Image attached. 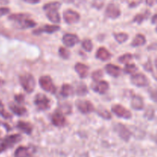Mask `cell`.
<instances>
[{
  "instance_id": "obj_16",
  "label": "cell",
  "mask_w": 157,
  "mask_h": 157,
  "mask_svg": "<svg viewBox=\"0 0 157 157\" xmlns=\"http://www.w3.org/2000/svg\"><path fill=\"white\" fill-rule=\"evenodd\" d=\"M131 107L135 110H142L144 109V101L140 95L133 94L131 97Z\"/></svg>"
},
{
  "instance_id": "obj_43",
  "label": "cell",
  "mask_w": 157,
  "mask_h": 157,
  "mask_svg": "<svg viewBox=\"0 0 157 157\" xmlns=\"http://www.w3.org/2000/svg\"><path fill=\"white\" fill-rule=\"evenodd\" d=\"M9 12H10V9H9V8H6V7L0 8V17L3 16V15H7Z\"/></svg>"
},
{
  "instance_id": "obj_7",
  "label": "cell",
  "mask_w": 157,
  "mask_h": 157,
  "mask_svg": "<svg viewBox=\"0 0 157 157\" xmlns=\"http://www.w3.org/2000/svg\"><path fill=\"white\" fill-rule=\"evenodd\" d=\"M75 105L78 110L84 114H88L95 110L93 104L86 100H78L75 102Z\"/></svg>"
},
{
  "instance_id": "obj_4",
  "label": "cell",
  "mask_w": 157,
  "mask_h": 157,
  "mask_svg": "<svg viewBox=\"0 0 157 157\" xmlns=\"http://www.w3.org/2000/svg\"><path fill=\"white\" fill-rule=\"evenodd\" d=\"M34 104L36 106L38 110L44 111L50 108L51 101L50 99L44 94H38L35 97L34 99Z\"/></svg>"
},
{
  "instance_id": "obj_15",
  "label": "cell",
  "mask_w": 157,
  "mask_h": 157,
  "mask_svg": "<svg viewBox=\"0 0 157 157\" xmlns=\"http://www.w3.org/2000/svg\"><path fill=\"white\" fill-rule=\"evenodd\" d=\"M62 41L66 47L71 48L76 45L79 42V38L75 34L67 33L64 35L62 38Z\"/></svg>"
},
{
  "instance_id": "obj_38",
  "label": "cell",
  "mask_w": 157,
  "mask_h": 157,
  "mask_svg": "<svg viewBox=\"0 0 157 157\" xmlns=\"http://www.w3.org/2000/svg\"><path fill=\"white\" fill-rule=\"evenodd\" d=\"M148 94L150 98L153 102L157 103V88L156 87H150L148 90Z\"/></svg>"
},
{
  "instance_id": "obj_3",
  "label": "cell",
  "mask_w": 157,
  "mask_h": 157,
  "mask_svg": "<svg viewBox=\"0 0 157 157\" xmlns=\"http://www.w3.org/2000/svg\"><path fill=\"white\" fill-rule=\"evenodd\" d=\"M21 138L20 134H12L6 136L0 143V153L13 147V146L21 140Z\"/></svg>"
},
{
  "instance_id": "obj_24",
  "label": "cell",
  "mask_w": 157,
  "mask_h": 157,
  "mask_svg": "<svg viewBox=\"0 0 157 157\" xmlns=\"http://www.w3.org/2000/svg\"><path fill=\"white\" fill-rule=\"evenodd\" d=\"M75 91L74 90V87L71 84H64L61 87L60 94L62 97H64V98H68V97L73 95L75 94Z\"/></svg>"
},
{
  "instance_id": "obj_5",
  "label": "cell",
  "mask_w": 157,
  "mask_h": 157,
  "mask_svg": "<svg viewBox=\"0 0 157 157\" xmlns=\"http://www.w3.org/2000/svg\"><path fill=\"white\" fill-rule=\"evenodd\" d=\"M39 84L40 87L43 89L45 91L48 92V93L55 94L57 90L56 86L55 85V84L53 83L52 78L50 76H48V75H44L40 78L39 79Z\"/></svg>"
},
{
  "instance_id": "obj_34",
  "label": "cell",
  "mask_w": 157,
  "mask_h": 157,
  "mask_svg": "<svg viewBox=\"0 0 157 157\" xmlns=\"http://www.w3.org/2000/svg\"><path fill=\"white\" fill-rule=\"evenodd\" d=\"M97 113H98V114L101 117L104 118V119H105V120H110L112 118L111 114H110V112L104 108V109L103 108L98 109V110H97Z\"/></svg>"
},
{
  "instance_id": "obj_49",
  "label": "cell",
  "mask_w": 157,
  "mask_h": 157,
  "mask_svg": "<svg viewBox=\"0 0 157 157\" xmlns=\"http://www.w3.org/2000/svg\"><path fill=\"white\" fill-rule=\"evenodd\" d=\"M63 1L65 3H72V2H75V0H63Z\"/></svg>"
},
{
  "instance_id": "obj_25",
  "label": "cell",
  "mask_w": 157,
  "mask_h": 157,
  "mask_svg": "<svg viewBox=\"0 0 157 157\" xmlns=\"http://www.w3.org/2000/svg\"><path fill=\"white\" fill-rule=\"evenodd\" d=\"M147 42V39H146V37L144 36L142 34H137V35L135 36V38H133V40L131 42V46L132 47H140V46H143L146 44Z\"/></svg>"
},
{
  "instance_id": "obj_45",
  "label": "cell",
  "mask_w": 157,
  "mask_h": 157,
  "mask_svg": "<svg viewBox=\"0 0 157 157\" xmlns=\"http://www.w3.org/2000/svg\"><path fill=\"white\" fill-rule=\"evenodd\" d=\"M25 2L29 3V4H38L41 0H23Z\"/></svg>"
},
{
  "instance_id": "obj_1",
  "label": "cell",
  "mask_w": 157,
  "mask_h": 157,
  "mask_svg": "<svg viewBox=\"0 0 157 157\" xmlns=\"http://www.w3.org/2000/svg\"><path fill=\"white\" fill-rule=\"evenodd\" d=\"M61 6L59 2H52L43 6V9L46 12L47 18L54 24H58L61 21V17L58 13V9Z\"/></svg>"
},
{
  "instance_id": "obj_19",
  "label": "cell",
  "mask_w": 157,
  "mask_h": 157,
  "mask_svg": "<svg viewBox=\"0 0 157 157\" xmlns=\"http://www.w3.org/2000/svg\"><path fill=\"white\" fill-rule=\"evenodd\" d=\"M112 55L105 48L101 47L98 48V50L96 52V58L101 61H108L111 58Z\"/></svg>"
},
{
  "instance_id": "obj_33",
  "label": "cell",
  "mask_w": 157,
  "mask_h": 157,
  "mask_svg": "<svg viewBox=\"0 0 157 157\" xmlns=\"http://www.w3.org/2000/svg\"><path fill=\"white\" fill-rule=\"evenodd\" d=\"M144 117L147 118L149 121H152L155 117V110L152 106H149L146 109L145 113H144Z\"/></svg>"
},
{
  "instance_id": "obj_52",
  "label": "cell",
  "mask_w": 157,
  "mask_h": 157,
  "mask_svg": "<svg viewBox=\"0 0 157 157\" xmlns=\"http://www.w3.org/2000/svg\"><path fill=\"white\" fill-rule=\"evenodd\" d=\"M155 64H156V68H157V59L156 60V61H155Z\"/></svg>"
},
{
  "instance_id": "obj_32",
  "label": "cell",
  "mask_w": 157,
  "mask_h": 157,
  "mask_svg": "<svg viewBox=\"0 0 157 157\" xmlns=\"http://www.w3.org/2000/svg\"><path fill=\"white\" fill-rule=\"evenodd\" d=\"M63 114H70L71 113L72 107L69 103H63L61 106H60V110Z\"/></svg>"
},
{
  "instance_id": "obj_12",
  "label": "cell",
  "mask_w": 157,
  "mask_h": 157,
  "mask_svg": "<svg viewBox=\"0 0 157 157\" xmlns=\"http://www.w3.org/2000/svg\"><path fill=\"white\" fill-rule=\"evenodd\" d=\"M121 15V11L120 8L113 3H110L106 8L105 15L107 18H111V19H116V18H119Z\"/></svg>"
},
{
  "instance_id": "obj_18",
  "label": "cell",
  "mask_w": 157,
  "mask_h": 157,
  "mask_svg": "<svg viewBox=\"0 0 157 157\" xmlns=\"http://www.w3.org/2000/svg\"><path fill=\"white\" fill-rule=\"evenodd\" d=\"M16 127L27 135H30L33 130L32 124L29 122H26V121H19L17 124Z\"/></svg>"
},
{
  "instance_id": "obj_29",
  "label": "cell",
  "mask_w": 157,
  "mask_h": 157,
  "mask_svg": "<svg viewBox=\"0 0 157 157\" xmlns=\"http://www.w3.org/2000/svg\"><path fill=\"white\" fill-rule=\"evenodd\" d=\"M138 67L134 64H127L124 68V72L127 75H134L137 71Z\"/></svg>"
},
{
  "instance_id": "obj_30",
  "label": "cell",
  "mask_w": 157,
  "mask_h": 157,
  "mask_svg": "<svg viewBox=\"0 0 157 157\" xmlns=\"http://www.w3.org/2000/svg\"><path fill=\"white\" fill-rule=\"evenodd\" d=\"M114 38L117 41L119 44H123L125 41H127L128 40L129 36L127 33H124V32H120V33H115L114 35Z\"/></svg>"
},
{
  "instance_id": "obj_50",
  "label": "cell",
  "mask_w": 157,
  "mask_h": 157,
  "mask_svg": "<svg viewBox=\"0 0 157 157\" xmlns=\"http://www.w3.org/2000/svg\"><path fill=\"white\" fill-rule=\"evenodd\" d=\"M2 110H4V108H3V105H2V104L0 102V111H2Z\"/></svg>"
},
{
  "instance_id": "obj_39",
  "label": "cell",
  "mask_w": 157,
  "mask_h": 157,
  "mask_svg": "<svg viewBox=\"0 0 157 157\" xmlns=\"http://www.w3.org/2000/svg\"><path fill=\"white\" fill-rule=\"evenodd\" d=\"M144 69H145L148 72H151V73H153V64H152L151 61L149 60L147 63L144 65Z\"/></svg>"
},
{
  "instance_id": "obj_26",
  "label": "cell",
  "mask_w": 157,
  "mask_h": 157,
  "mask_svg": "<svg viewBox=\"0 0 157 157\" xmlns=\"http://www.w3.org/2000/svg\"><path fill=\"white\" fill-rule=\"evenodd\" d=\"M75 93L78 95V96H85L86 94H88V88H87V85H86L84 83H79V84L77 85L76 90H75Z\"/></svg>"
},
{
  "instance_id": "obj_35",
  "label": "cell",
  "mask_w": 157,
  "mask_h": 157,
  "mask_svg": "<svg viewBox=\"0 0 157 157\" xmlns=\"http://www.w3.org/2000/svg\"><path fill=\"white\" fill-rule=\"evenodd\" d=\"M58 54H59L60 57L62 58L63 59H68L71 55V53L68 49L65 48L64 47L59 48V49H58Z\"/></svg>"
},
{
  "instance_id": "obj_2",
  "label": "cell",
  "mask_w": 157,
  "mask_h": 157,
  "mask_svg": "<svg viewBox=\"0 0 157 157\" xmlns=\"http://www.w3.org/2000/svg\"><path fill=\"white\" fill-rule=\"evenodd\" d=\"M19 83L25 91L31 94L35 90V78L31 74L27 73L21 75L19 77Z\"/></svg>"
},
{
  "instance_id": "obj_42",
  "label": "cell",
  "mask_w": 157,
  "mask_h": 157,
  "mask_svg": "<svg viewBox=\"0 0 157 157\" xmlns=\"http://www.w3.org/2000/svg\"><path fill=\"white\" fill-rule=\"evenodd\" d=\"M15 101H16L17 104H23V102H24V101H25L24 95H22V94L15 95Z\"/></svg>"
},
{
  "instance_id": "obj_37",
  "label": "cell",
  "mask_w": 157,
  "mask_h": 157,
  "mask_svg": "<svg viewBox=\"0 0 157 157\" xmlns=\"http://www.w3.org/2000/svg\"><path fill=\"white\" fill-rule=\"evenodd\" d=\"M103 75H104V74H103L102 71L97 70V71H94L92 73L91 78H92V79L94 80V82H96V81H101V78H103Z\"/></svg>"
},
{
  "instance_id": "obj_10",
  "label": "cell",
  "mask_w": 157,
  "mask_h": 157,
  "mask_svg": "<svg viewBox=\"0 0 157 157\" xmlns=\"http://www.w3.org/2000/svg\"><path fill=\"white\" fill-rule=\"evenodd\" d=\"M63 18L64 21L68 25L75 24L80 20V14L72 9H67L63 12Z\"/></svg>"
},
{
  "instance_id": "obj_28",
  "label": "cell",
  "mask_w": 157,
  "mask_h": 157,
  "mask_svg": "<svg viewBox=\"0 0 157 157\" xmlns=\"http://www.w3.org/2000/svg\"><path fill=\"white\" fill-rule=\"evenodd\" d=\"M30 15L29 14H25V13H17V14H12L9 16V19L11 21H13L15 22H18L21 20L24 19V18H29Z\"/></svg>"
},
{
  "instance_id": "obj_22",
  "label": "cell",
  "mask_w": 157,
  "mask_h": 157,
  "mask_svg": "<svg viewBox=\"0 0 157 157\" xmlns=\"http://www.w3.org/2000/svg\"><path fill=\"white\" fill-rule=\"evenodd\" d=\"M33 151L26 147H19L15 152V157H31Z\"/></svg>"
},
{
  "instance_id": "obj_8",
  "label": "cell",
  "mask_w": 157,
  "mask_h": 157,
  "mask_svg": "<svg viewBox=\"0 0 157 157\" xmlns=\"http://www.w3.org/2000/svg\"><path fill=\"white\" fill-rule=\"evenodd\" d=\"M111 110L117 117L123 119H130L132 117L131 112L121 104H114L112 106Z\"/></svg>"
},
{
  "instance_id": "obj_44",
  "label": "cell",
  "mask_w": 157,
  "mask_h": 157,
  "mask_svg": "<svg viewBox=\"0 0 157 157\" xmlns=\"http://www.w3.org/2000/svg\"><path fill=\"white\" fill-rule=\"evenodd\" d=\"M146 3L149 6H153L157 3V0H146Z\"/></svg>"
},
{
  "instance_id": "obj_40",
  "label": "cell",
  "mask_w": 157,
  "mask_h": 157,
  "mask_svg": "<svg viewBox=\"0 0 157 157\" xmlns=\"http://www.w3.org/2000/svg\"><path fill=\"white\" fill-rule=\"evenodd\" d=\"M92 6H93V7L96 8V9H100L104 6V0H94Z\"/></svg>"
},
{
  "instance_id": "obj_13",
  "label": "cell",
  "mask_w": 157,
  "mask_h": 157,
  "mask_svg": "<svg viewBox=\"0 0 157 157\" xmlns=\"http://www.w3.org/2000/svg\"><path fill=\"white\" fill-rule=\"evenodd\" d=\"M109 84L105 81H96L91 85V89L96 93L100 94H104L109 90Z\"/></svg>"
},
{
  "instance_id": "obj_36",
  "label": "cell",
  "mask_w": 157,
  "mask_h": 157,
  "mask_svg": "<svg viewBox=\"0 0 157 157\" xmlns=\"http://www.w3.org/2000/svg\"><path fill=\"white\" fill-rule=\"evenodd\" d=\"M82 47L86 52H91L92 49H93V43H92L91 40L84 39L82 41Z\"/></svg>"
},
{
  "instance_id": "obj_20",
  "label": "cell",
  "mask_w": 157,
  "mask_h": 157,
  "mask_svg": "<svg viewBox=\"0 0 157 157\" xmlns=\"http://www.w3.org/2000/svg\"><path fill=\"white\" fill-rule=\"evenodd\" d=\"M75 69L81 78H85L88 75V66L82 63H77L75 66Z\"/></svg>"
},
{
  "instance_id": "obj_31",
  "label": "cell",
  "mask_w": 157,
  "mask_h": 157,
  "mask_svg": "<svg viewBox=\"0 0 157 157\" xmlns=\"http://www.w3.org/2000/svg\"><path fill=\"white\" fill-rule=\"evenodd\" d=\"M133 56L132 54L127 53V54H124V55H122V56L119 57L118 61H119V62L121 63V64H129V63L133 60Z\"/></svg>"
},
{
  "instance_id": "obj_41",
  "label": "cell",
  "mask_w": 157,
  "mask_h": 157,
  "mask_svg": "<svg viewBox=\"0 0 157 157\" xmlns=\"http://www.w3.org/2000/svg\"><path fill=\"white\" fill-rule=\"evenodd\" d=\"M142 1L143 0H130L129 1V6L130 8L136 7L142 2Z\"/></svg>"
},
{
  "instance_id": "obj_46",
  "label": "cell",
  "mask_w": 157,
  "mask_h": 157,
  "mask_svg": "<svg viewBox=\"0 0 157 157\" xmlns=\"http://www.w3.org/2000/svg\"><path fill=\"white\" fill-rule=\"evenodd\" d=\"M149 50H157V43H153L148 47Z\"/></svg>"
},
{
  "instance_id": "obj_47",
  "label": "cell",
  "mask_w": 157,
  "mask_h": 157,
  "mask_svg": "<svg viewBox=\"0 0 157 157\" xmlns=\"http://www.w3.org/2000/svg\"><path fill=\"white\" fill-rule=\"evenodd\" d=\"M151 22L153 23V24H156L157 25V14H156V15H154L153 17H152Z\"/></svg>"
},
{
  "instance_id": "obj_51",
  "label": "cell",
  "mask_w": 157,
  "mask_h": 157,
  "mask_svg": "<svg viewBox=\"0 0 157 157\" xmlns=\"http://www.w3.org/2000/svg\"><path fill=\"white\" fill-rule=\"evenodd\" d=\"M153 78L156 79V81H157V75H153Z\"/></svg>"
},
{
  "instance_id": "obj_14",
  "label": "cell",
  "mask_w": 157,
  "mask_h": 157,
  "mask_svg": "<svg viewBox=\"0 0 157 157\" xmlns=\"http://www.w3.org/2000/svg\"><path fill=\"white\" fill-rule=\"evenodd\" d=\"M52 123L54 126L57 127H62L65 126L66 119L64 117V114L59 110H57L56 112L53 113L52 117Z\"/></svg>"
},
{
  "instance_id": "obj_27",
  "label": "cell",
  "mask_w": 157,
  "mask_h": 157,
  "mask_svg": "<svg viewBox=\"0 0 157 157\" xmlns=\"http://www.w3.org/2000/svg\"><path fill=\"white\" fill-rule=\"evenodd\" d=\"M150 15V11H145V12H143V13L137 14V15L133 18V22L137 23V24L139 25L141 24L143 21H144L146 19H147V18H149Z\"/></svg>"
},
{
  "instance_id": "obj_6",
  "label": "cell",
  "mask_w": 157,
  "mask_h": 157,
  "mask_svg": "<svg viewBox=\"0 0 157 157\" xmlns=\"http://www.w3.org/2000/svg\"><path fill=\"white\" fill-rule=\"evenodd\" d=\"M130 81L133 85L138 87H147L150 84L148 78L143 73H136L132 75Z\"/></svg>"
},
{
  "instance_id": "obj_23",
  "label": "cell",
  "mask_w": 157,
  "mask_h": 157,
  "mask_svg": "<svg viewBox=\"0 0 157 157\" xmlns=\"http://www.w3.org/2000/svg\"><path fill=\"white\" fill-rule=\"evenodd\" d=\"M18 25V28L20 29H31V28H34L37 25L35 21L33 20L30 19L29 18H24V19L21 20L18 22H16Z\"/></svg>"
},
{
  "instance_id": "obj_53",
  "label": "cell",
  "mask_w": 157,
  "mask_h": 157,
  "mask_svg": "<svg viewBox=\"0 0 157 157\" xmlns=\"http://www.w3.org/2000/svg\"><path fill=\"white\" fill-rule=\"evenodd\" d=\"M156 32H157V26H156Z\"/></svg>"
},
{
  "instance_id": "obj_21",
  "label": "cell",
  "mask_w": 157,
  "mask_h": 157,
  "mask_svg": "<svg viewBox=\"0 0 157 157\" xmlns=\"http://www.w3.org/2000/svg\"><path fill=\"white\" fill-rule=\"evenodd\" d=\"M9 108H10V110H12L15 114H16L17 116H24V115L26 114V113H27V110H26L25 107H23V106H21V104L11 103V104H9Z\"/></svg>"
},
{
  "instance_id": "obj_9",
  "label": "cell",
  "mask_w": 157,
  "mask_h": 157,
  "mask_svg": "<svg viewBox=\"0 0 157 157\" xmlns=\"http://www.w3.org/2000/svg\"><path fill=\"white\" fill-rule=\"evenodd\" d=\"M114 130L117 133L118 136H120V138L122 139L123 140H124L125 142L130 140L132 133L125 125L122 124H117L114 126Z\"/></svg>"
},
{
  "instance_id": "obj_48",
  "label": "cell",
  "mask_w": 157,
  "mask_h": 157,
  "mask_svg": "<svg viewBox=\"0 0 157 157\" xmlns=\"http://www.w3.org/2000/svg\"><path fill=\"white\" fill-rule=\"evenodd\" d=\"M152 140H153V142H155L156 144H157V131L153 135V136H152Z\"/></svg>"
},
{
  "instance_id": "obj_11",
  "label": "cell",
  "mask_w": 157,
  "mask_h": 157,
  "mask_svg": "<svg viewBox=\"0 0 157 157\" xmlns=\"http://www.w3.org/2000/svg\"><path fill=\"white\" fill-rule=\"evenodd\" d=\"M60 26L58 25H44L32 32V34L35 35H40L43 33L52 34L60 30Z\"/></svg>"
},
{
  "instance_id": "obj_17",
  "label": "cell",
  "mask_w": 157,
  "mask_h": 157,
  "mask_svg": "<svg viewBox=\"0 0 157 157\" xmlns=\"http://www.w3.org/2000/svg\"><path fill=\"white\" fill-rule=\"evenodd\" d=\"M105 70L107 73L113 78H117L121 75V69L118 66L113 64H108L105 66Z\"/></svg>"
}]
</instances>
